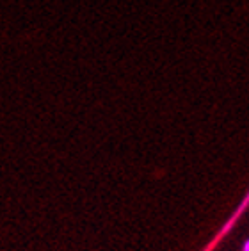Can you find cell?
Wrapping results in <instances>:
<instances>
[{
    "label": "cell",
    "instance_id": "cell-1",
    "mask_svg": "<svg viewBox=\"0 0 249 251\" xmlns=\"http://www.w3.org/2000/svg\"><path fill=\"white\" fill-rule=\"evenodd\" d=\"M242 251H249V239L244 242V246H242Z\"/></svg>",
    "mask_w": 249,
    "mask_h": 251
}]
</instances>
